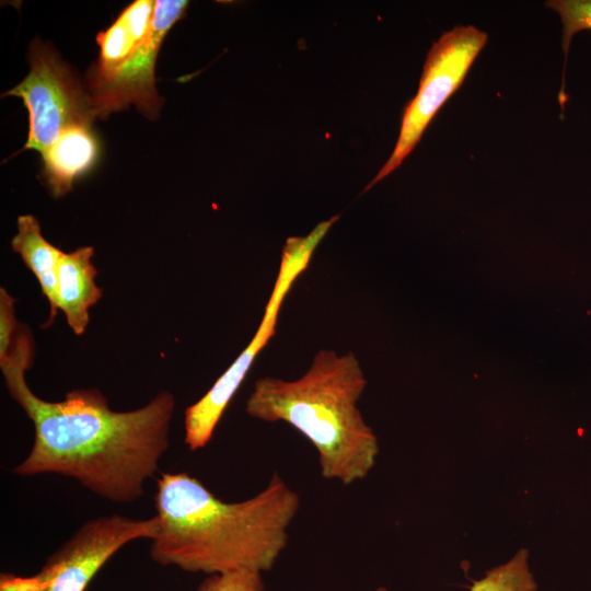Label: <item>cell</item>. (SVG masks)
<instances>
[{
    "instance_id": "obj_12",
    "label": "cell",
    "mask_w": 591,
    "mask_h": 591,
    "mask_svg": "<svg viewBox=\"0 0 591 591\" xmlns=\"http://www.w3.org/2000/svg\"><path fill=\"white\" fill-rule=\"evenodd\" d=\"M11 246L37 278L42 292L49 303V316L44 325L48 327L58 313L57 271L62 251L43 236L39 222L32 215L18 218V233L13 236Z\"/></svg>"
},
{
    "instance_id": "obj_1",
    "label": "cell",
    "mask_w": 591,
    "mask_h": 591,
    "mask_svg": "<svg viewBox=\"0 0 591 591\" xmlns=\"http://www.w3.org/2000/svg\"><path fill=\"white\" fill-rule=\"evenodd\" d=\"M11 397L32 420L33 447L13 473L58 474L73 478L96 496L127 503L143 495L170 447L175 399L161 391L147 405L115 412L97 390H73L49 402L28 387L25 360L0 364Z\"/></svg>"
},
{
    "instance_id": "obj_15",
    "label": "cell",
    "mask_w": 591,
    "mask_h": 591,
    "mask_svg": "<svg viewBox=\"0 0 591 591\" xmlns=\"http://www.w3.org/2000/svg\"><path fill=\"white\" fill-rule=\"evenodd\" d=\"M197 591H264V582L260 571L236 569L209 575Z\"/></svg>"
},
{
    "instance_id": "obj_3",
    "label": "cell",
    "mask_w": 591,
    "mask_h": 591,
    "mask_svg": "<svg viewBox=\"0 0 591 591\" xmlns=\"http://www.w3.org/2000/svg\"><path fill=\"white\" fill-rule=\"evenodd\" d=\"M366 385L352 352L323 349L294 381L257 380L246 413L291 425L315 447L322 476L350 485L370 473L379 453L378 439L357 407Z\"/></svg>"
},
{
    "instance_id": "obj_13",
    "label": "cell",
    "mask_w": 591,
    "mask_h": 591,
    "mask_svg": "<svg viewBox=\"0 0 591 591\" xmlns=\"http://www.w3.org/2000/svg\"><path fill=\"white\" fill-rule=\"evenodd\" d=\"M529 553L520 549L508 563L486 571L474 580L470 591H536L537 583L529 570ZM376 591H386L383 588Z\"/></svg>"
},
{
    "instance_id": "obj_4",
    "label": "cell",
    "mask_w": 591,
    "mask_h": 591,
    "mask_svg": "<svg viewBox=\"0 0 591 591\" xmlns=\"http://www.w3.org/2000/svg\"><path fill=\"white\" fill-rule=\"evenodd\" d=\"M337 220L338 216H334L317 223L304 236L287 239L281 252L278 275L255 335L212 387L185 410L184 441L190 450L202 449L212 438L218 422L244 381L256 356L275 334L283 299L293 282L306 269L315 248Z\"/></svg>"
},
{
    "instance_id": "obj_2",
    "label": "cell",
    "mask_w": 591,
    "mask_h": 591,
    "mask_svg": "<svg viewBox=\"0 0 591 591\" xmlns=\"http://www.w3.org/2000/svg\"><path fill=\"white\" fill-rule=\"evenodd\" d=\"M298 494L275 473L257 495L225 502L185 472L157 479L160 530L150 546L153 561L189 572L269 570L288 543Z\"/></svg>"
},
{
    "instance_id": "obj_16",
    "label": "cell",
    "mask_w": 591,
    "mask_h": 591,
    "mask_svg": "<svg viewBox=\"0 0 591 591\" xmlns=\"http://www.w3.org/2000/svg\"><path fill=\"white\" fill-rule=\"evenodd\" d=\"M14 298L0 288V360L14 347L22 332L14 314Z\"/></svg>"
},
{
    "instance_id": "obj_7",
    "label": "cell",
    "mask_w": 591,
    "mask_h": 591,
    "mask_svg": "<svg viewBox=\"0 0 591 591\" xmlns=\"http://www.w3.org/2000/svg\"><path fill=\"white\" fill-rule=\"evenodd\" d=\"M158 515L132 519L121 514L88 521L42 567L44 591H84L96 572L126 544L157 537Z\"/></svg>"
},
{
    "instance_id": "obj_11",
    "label": "cell",
    "mask_w": 591,
    "mask_h": 591,
    "mask_svg": "<svg viewBox=\"0 0 591 591\" xmlns=\"http://www.w3.org/2000/svg\"><path fill=\"white\" fill-rule=\"evenodd\" d=\"M100 144L92 125L67 129L42 154L43 177L54 197L72 189L73 182L96 163Z\"/></svg>"
},
{
    "instance_id": "obj_9",
    "label": "cell",
    "mask_w": 591,
    "mask_h": 591,
    "mask_svg": "<svg viewBox=\"0 0 591 591\" xmlns=\"http://www.w3.org/2000/svg\"><path fill=\"white\" fill-rule=\"evenodd\" d=\"M154 10L155 1L136 0L108 28L97 34L100 55L88 71L86 82L108 78L139 49L151 30Z\"/></svg>"
},
{
    "instance_id": "obj_14",
    "label": "cell",
    "mask_w": 591,
    "mask_h": 591,
    "mask_svg": "<svg viewBox=\"0 0 591 591\" xmlns=\"http://www.w3.org/2000/svg\"><path fill=\"white\" fill-rule=\"evenodd\" d=\"M546 7L558 13L563 23L565 65L571 38L581 31H591V0H552Z\"/></svg>"
},
{
    "instance_id": "obj_10",
    "label": "cell",
    "mask_w": 591,
    "mask_h": 591,
    "mask_svg": "<svg viewBox=\"0 0 591 591\" xmlns=\"http://www.w3.org/2000/svg\"><path fill=\"white\" fill-rule=\"evenodd\" d=\"M94 248L79 247L62 252L57 271V304L74 334L82 335L90 321L89 310L102 298V289L95 283L97 275L92 263Z\"/></svg>"
},
{
    "instance_id": "obj_17",
    "label": "cell",
    "mask_w": 591,
    "mask_h": 591,
    "mask_svg": "<svg viewBox=\"0 0 591 591\" xmlns=\"http://www.w3.org/2000/svg\"><path fill=\"white\" fill-rule=\"evenodd\" d=\"M0 591H44V586L37 575L20 577L12 573H1Z\"/></svg>"
},
{
    "instance_id": "obj_5",
    "label": "cell",
    "mask_w": 591,
    "mask_h": 591,
    "mask_svg": "<svg viewBox=\"0 0 591 591\" xmlns=\"http://www.w3.org/2000/svg\"><path fill=\"white\" fill-rule=\"evenodd\" d=\"M487 38V33L473 25H457L432 44L418 91L404 108L393 152L364 190L394 172L409 155L440 108L462 85Z\"/></svg>"
},
{
    "instance_id": "obj_6",
    "label": "cell",
    "mask_w": 591,
    "mask_h": 591,
    "mask_svg": "<svg viewBox=\"0 0 591 591\" xmlns=\"http://www.w3.org/2000/svg\"><path fill=\"white\" fill-rule=\"evenodd\" d=\"M28 74L3 96H19L28 112L27 141L22 150L43 154L69 128L92 125L97 117L89 95L57 53L35 39Z\"/></svg>"
},
{
    "instance_id": "obj_8",
    "label": "cell",
    "mask_w": 591,
    "mask_h": 591,
    "mask_svg": "<svg viewBox=\"0 0 591 591\" xmlns=\"http://www.w3.org/2000/svg\"><path fill=\"white\" fill-rule=\"evenodd\" d=\"M187 5L184 0L155 1L151 30L139 49L108 78L86 82L97 117L105 119L135 105L147 118H158L163 100L155 89L157 57L164 37L183 18Z\"/></svg>"
}]
</instances>
